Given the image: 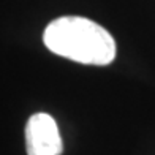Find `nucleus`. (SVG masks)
Segmentation results:
<instances>
[{
  "mask_svg": "<svg viewBox=\"0 0 155 155\" xmlns=\"http://www.w3.org/2000/svg\"><path fill=\"white\" fill-rule=\"evenodd\" d=\"M43 41L51 52L84 65L104 67L116 59L112 35L87 18L62 16L49 24Z\"/></svg>",
  "mask_w": 155,
  "mask_h": 155,
  "instance_id": "nucleus-1",
  "label": "nucleus"
},
{
  "mask_svg": "<svg viewBox=\"0 0 155 155\" xmlns=\"http://www.w3.org/2000/svg\"><path fill=\"white\" fill-rule=\"evenodd\" d=\"M27 155H60L63 150L62 138L55 120L46 114H33L25 125Z\"/></svg>",
  "mask_w": 155,
  "mask_h": 155,
  "instance_id": "nucleus-2",
  "label": "nucleus"
}]
</instances>
